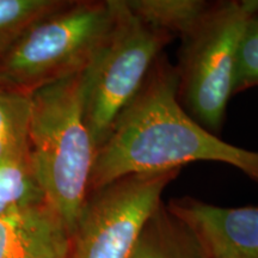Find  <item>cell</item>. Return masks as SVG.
<instances>
[{"label":"cell","mask_w":258,"mask_h":258,"mask_svg":"<svg viewBox=\"0 0 258 258\" xmlns=\"http://www.w3.org/2000/svg\"><path fill=\"white\" fill-rule=\"evenodd\" d=\"M170 211L189 226L209 258H258V207H219L190 196Z\"/></svg>","instance_id":"52a82bcc"},{"label":"cell","mask_w":258,"mask_h":258,"mask_svg":"<svg viewBox=\"0 0 258 258\" xmlns=\"http://www.w3.org/2000/svg\"><path fill=\"white\" fill-rule=\"evenodd\" d=\"M129 258H209L195 233L161 202Z\"/></svg>","instance_id":"9c48e42d"},{"label":"cell","mask_w":258,"mask_h":258,"mask_svg":"<svg viewBox=\"0 0 258 258\" xmlns=\"http://www.w3.org/2000/svg\"><path fill=\"white\" fill-rule=\"evenodd\" d=\"M114 10L111 30L83 72L84 116L97 150L173 40L141 21L125 0H114Z\"/></svg>","instance_id":"5b68a950"},{"label":"cell","mask_w":258,"mask_h":258,"mask_svg":"<svg viewBox=\"0 0 258 258\" xmlns=\"http://www.w3.org/2000/svg\"><path fill=\"white\" fill-rule=\"evenodd\" d=\"M44 201L30 160L0 164V217Z\"/></svg>","instance_id":"7c38bea8"},{"label":"cell","mask_w":258,"mask_h":258,"mask_svg":"<svg viewBox=\"0 0 258 258\" xmlns=\"http://www.w3.org/2000/svg\"><path fill=\"white\" fill-rule=\"evenodd\" d=\"M180 170L129 173L89 192L67 258H129L145 225Z\"/></svg>","instance_id":"8992f818"},{"label":"cell","mask_w":258,"mask_h":258,"mask_svg":"<svg viewBox=\"0 0 258 258\" xmlns=\"http://www.w3.org/2000/svg\"><path fill=\"white\" fill-rule=\"evenodd\" d=\"M70 233L47 201L0 217V258H67Z\"/></svg>","instance_id":"ba28073f"},{"label":"cell","mask_w":258,"mask_h":258,"mask_svg":"<svg viewBox=\"0 0 258 258\" xmlns=\"http://www.w3.org/2000/svg\"><path fill=\"white\" fill-rule=\"evenodd\" d=\"M258 0L213 2L199 24L182 38L177 96L183 109L213 134L221 131L233 96L235 61L247 18Z\"/></svg>","instance_id":"277c9868"},{"label":"cell","mask_w":258,"mask_h":258,"mask_svg":"<svg viewBox=\"0 0 258 258\" xmlns=\"http://www.w3.org/2000/svg\"><path fill=\"white\" fill-rule=\"evenodd\" d=\"M64 3L66 0H0V56L31 24Z\"/></svg>","instance_id":"4fadbf2b"},{"label":"cell","mask_w":258,"mask_h":258,"mask_svg":"<svg viewBox=\"0 0 258 258\" xmlns=\"http://www.w3.org/2000/svg\"><path fill=\"white\" fill-rule=\"evenodd\" d=\"M114 0L66 2L31 24L0 56V88L30 96L83 73L114 23Z\"/></svg>","instance_id":"3957f363"},{"label":"cell","mask_w":258,"mask_h":258,"mask_svg":"<svg viewBox=\"0 0 258 258\" xmlns=\"http://www.w3.org/2000/svg\"><path fill=\"white\" fill-rule=\"evenodd\" d=\"M258 86V4L247 18L238 46L233 95Z\"/></svg>","instance_id":"5bb4252c"},{"label":"cell","mask_w":258,"mask_h":258,"mask_svg":"<svg viewBox=\"0 0 258 258\" xmlns=\"http://www.w3.org/2000/svg\"><path fill=\"white\" fill-rule=\"evenodd\" d=\"M30 98L0 88V164L30 160Z\"/></svg>","instance_id":"8fae6325"},{"label":"cell","mask_w":258,"mask_h":258,"mask_svg":"<svg viewBox=\"0 0 258 258\" xmlns=\"http://www.w3.org/2000/svg\"><path fill=\"white\" fill-rule=\"evenodd\" d=\"M30 98V163L48 205L71 235L90 192L97 147L84 116L83 73Z\"/></svg>","instance_id":"7a4b0ae2"},{"label":"cell","mask_w":258,"mask_h":258,"mask_svg":"<svg viewBox=\"0 0 258 258\" xmlns=\"http://www.w3.org/2000/svg\"><path fill=\"white\" fill-rule=\"evenodd\" d=\"M213 2L205 0H125L141 21L182 40L195 29Z\"/></svg>","instance_id":"30bf717a"},{"label":"cell","mask_w":258,"mask_h":258,"mask_svg":"<svg viewBox=\"0 0 258 258\" xmlns=\"http://www.w3.org/2000/svg\"><path fill=\"white\" fill-rule=\"evenodd\" d=\"M176 66L161 54L139 92L97 150L90 192L124 175L182 170L191 161H217L258 184V151L231 145L195 121L177 96Z\"/></svg>","instance_id":"6da1fadb"}]
</instances>
